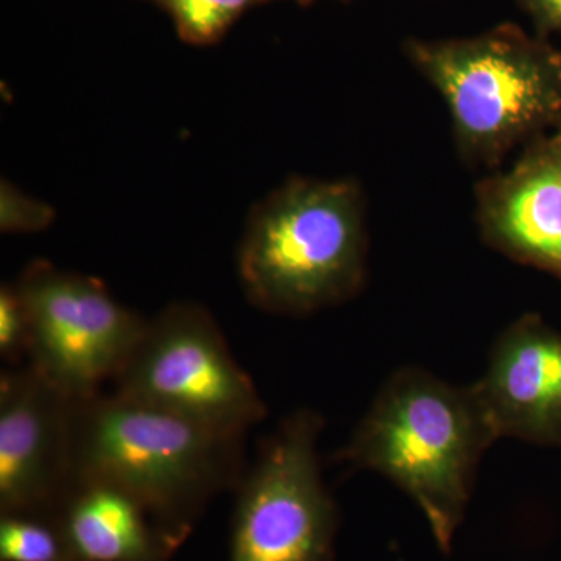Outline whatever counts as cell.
<instances>
[{
  "mask_svg": "<svg viewBox=\"0 0 561 561\" xmlns=\"http://www.w3.org/2000/svg\"><path fill=\"white\" fill-rule=\"evenodd\" d=\"M73 479L113 483L150 512L179 548L210 502L249 467L247 435L217 430L111 389L76 401Z\"/></svg>",
  "mask_w": 561,
  "mask_h": 561,
  "instance_id": "obj_1",
  "label": "cell"
},
{
  "mask_svg": "<svg viewBox=\"0 0 561 561\" xmlns=\"http://www.w3.org/2000/svg\"><path fill=\"white\" fill-rule=\"evenodd\" d=\"M496 440L472 386L402 368L379 391L339 460L400 486L448 553L467 515L479 461Z\"/></svg>",
  "mask_w": 561,
  "mask_h": 561,
  "instance_id": "obj_2",
  "label": "cell"
},
{
  "mask_svg": "<svg viewBox=\"0 0 561 561\" xmlns=\"http://www.w3.org/2000/svg\"><path fill=\"white\" fill-rule=\"evenodd\" d=\"M367 253L359 183L291 176L251 209L238 276L254 308L311 316L359 294Z\"/></svg>",
  "mask_w": 561,
  "mask_h": 561,
  "instance_id": "obj_3",
  "label": "cell"
},
{
  "mask_svg": "<svg viewBox=\"0 0 561 561\" xmlns=\"http://www.w3.org/2000/svg\"><path fill=\"white\" fill-rule=\"evenodd\" d=\"M408 54L448 105L459 153L500 164L561 116V51L501 25L472 38L411 41Z\"/></svg>",
  "mask_w": 561,
  "mask_h": 561,
  "instance_id": "obj_4",
  "label": "cell"
},
{
  "mask_svg": "<svg viewBox=\"0 0 561 561\" xmlns=\"http://www.w3.org/2000/svg\"><path fill=\"white\" fill-rule=\"evenodd\" d=\"M323 426L301 409L261 442L232 491L228 561H334L339 508L321 474Z\"/></svg>",
  "mask_w": 561,
  "mask_h": 561,
  "instance_id": "obj_5",
  "label": "cell"
},
{
  "mask_svg": "<svg viewBox=\"0 0 561 561\" xmlns=\"http://www.w3.org/2000/svg\"><path fill=\"white\" fill-rule=\"evenodd\" d=\"M131 400L249 435L268 409L213 313L173 301L149 319L142 339L113 383Z\"/></svg>",
  "mask_w": 561,
  "mask_h": 561,
  "instance_id": "obj_6",
  "label": "cell"
},
{
  "mask_svg": "<svg viewBox=\"0 0 561 561\" xmlns=\"http://www.w3.org/2000/svg\"><path fill=\"white\" fill-rule=\"evenodd\" d=\"M32 327L28 364L73 400L113 383L149 319L131 311L101 279L32 261L14 280Z\"/></svg>",
  "mask_w": 561,
  "mask_h": 561,
  "instance_id": "obj_7",
  "label": "cell"
},
{
  "mask_svg": "<svg viewBox=\"0 0 561 561\" xmlns=\"http://www.w3.org/2000/svg\"><path fill=\"white\" fill-rule=\"evenodd\" d=\"M76 401L28 362L0 375V515L54 518L73 481Z\"/></svg>",
  "mask_w": 561,
  "mask_h": 561,
  "instance_id": "obj_8",
  "label": "cell"
},
{
  "mask_svg": "<svg viewBox=\"0 0 561 561\" xmlns=\"http://www.w3.org/2000/svg\"><path fill=\"white\" fill-rule=\"evenodd\" d=\"M476 216L494 250L561 279V131L530 140L512 169L479 181Z\"/></svg>",
  "mask_w": 561,
  "mask_h": 561,
  "instance_id": "obj_9",
  "label": "cell"
},
{
  "mask_svg": "<svg viewBox=\"0 0 561 561\" xmlns=\"http://www.w3.org/2000/svg\"><path fill=\"white\" fill-rule=\"evenodd\" d=\"M472 389L497 438L561 446V334L540 316L505 328Z\"/></svg>",
  "mask_w": 561,
  "mask_h": 561,
  "instance_id": "obj_10",
  "label": "cell"
},
{
  "mask_svg": "<svg viewBox=\"0 0 561 561\" xmlns=\"http://www.w3.org/2000/svg\"><path fill=\"white\" fill-rule=\"evenodd\" d=\"M54 518L77 561H169L180 549L136 497L99 479H73Z\"/></svg>",
  "mask_w": 561,
  "mask_h": 561,
  "instance_id": "obj_11",
  "label": "cell"
},
{
  "mask_svg": "<svg viewBox=\"0 0 561 561\" xmlns=\"http://www.w3.org/2000/svg\"><path fill=\"white\" fill-rule=\"evenodd\" d=\"M0 561H77L51 516L0 515Z\"/></svg>",
  "mask_w": 561,
  "mask_h": 561,
  "instance_id": "obj_12",
  "label": "cell"
},
{
  "mask_svg": "<svg viewBox=\"0 0 561 561\" xmlns=\"http://www.w3.org/2000/svg\"><path fill=\"white\" fill-rule=\"evenodd\" d=\"M171 14L181 38L191 44H210L260 0H160Z\"/></svg>",
  "mask_w": 561,
  "mask_h": 561,
  "instance_id": "obj_13",
  "label": "cell"
},
{
  "mask_svg": "<svg viewBox=\"0 0 561 561\" xmlns=\"http://www.w3.org/2000/svg\"><path fill=\"white\" fill-rule=\"evenodd\" d=\"M32 348V327L27 306L16 283L0 287V357L7 367L27 364Z\"/></svg>",
  "mask_w": 561,
  "mask_h": 561,
  "instance_id": "obj_14",
  "label": "cell"
},
{
  "mask_svg": "<svg viewBox=\"0 0 561 561\" xmlns=\"http://www.w3.org/2000/svg\"><path fill=\"white\" fill-rule=\"evenodd\" d=\"M57 210L49 203L31 197L10 181L0 183V231L5 234H27L47 230Z\"/></svg>",
  "mask_w": 561,
  "mask_h": 561,
  "instance_id": "obj_15",
  "label": "cell"
},
{
  "mask_svg": "<svg viewBox=\"0 0 561 561\" xmlns=\"http://www.w3.org/2000/svg\"><path fill=\"white\" fill-rule=\"evenodd\" d=\"M542 32L561 33V0H522Z\"/></svg>",
  "mask_w": 561,
  "mask_h": 561,
  "instance_id": "obj_16",
  "label": "cell"
},
{
  "mask_svg": "<svg viewBox=\"0 0 561 561\" xmlns=\"http://www.w3.org/2000/svg\"><path fill=\"white\" fill-rule=\"evenodd\" d=\"M556 131H561V116L559 119V124H557Z\"/></svg>",
  "mask_w": 561,
  "mask_h": 561,
  "instance_id": "obj_17",
  "label": "cell"
},
{
  "mask_svg": "<svg viewBox=\"0 0 561 561\" xmlns=\"http://www.w3.org/2000/svg\"><path fill=\"white\" fill-rule=\"evenodd\" d=\"M298 2L305 3V5H308V3L311 2V0H298Z\"/></svg>",
  "mask_w": 561,
  "mask_h": 561,
  "instance_id": "obj_18",
  "label": "cell"
}]
</instances>
